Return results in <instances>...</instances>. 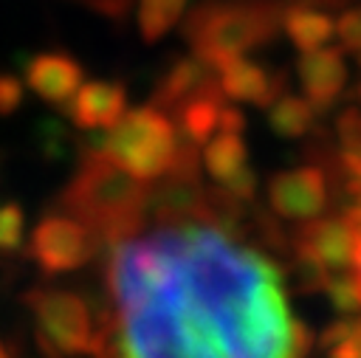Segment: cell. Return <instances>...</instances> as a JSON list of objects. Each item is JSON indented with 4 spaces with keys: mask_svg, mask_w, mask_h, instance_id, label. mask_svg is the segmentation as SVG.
Listing matches in <instances>:
<instances>
[{
    "mask_svg": "<svg viewBox=\"0 0 361 358\" xmlns=\"http://www.w3.org/2000/svg\"><path fill=\"white\" fill-rule=\"evenodd\" d=\"M336 39H338L341 51H350V54L361 56V6H353V8L338 14V20H336Z\"/></svg>",
    "mask_w": 361,
    "mask_h": 358,
    "instance_id": "ffe728a7",
    "label": "cell"
},
{
    "mask_svg": "<svg viewBox=\"0 0 361 358\" xmlns=\"http://www.w3.org/2000/svg\"><path fill=\"white\" fill-rule=\"evenodd\" d=\"M296 76L302 85V96L313 107H327L338 99L347 82V62L344 54L333 45L302 54L296 62Z\"/></svg>",
    "mask_w": 361,
    "mask_h": 358,
    "instance_id": "8fae6325",
    "label": "cell"
},
{
    "mask_svg": "<svg viewBox=\"0 0 361 358\" xmlns=\"http://www.w3.org/2000/svg\"><path fill=\"white\" fill-rule=\"evenodd\" d=\"M99 152L133 178L152 183L180 163V132L161 107L144 104L127 110L121 121L107 130Z\"/></svg>",
    "mask_w": 361,
    "mask_h": 358,
    "instance_id": "3957f363",
    "label": "cell"
},
{
    "mask_svg": "<svg viewBox=\"0 0 361 358\" xmlns=\"http://www.w3.org/2000/svg\"><path fill=\"white\" fill-rule=\"evenodd\" d=\"M25 240V214L17 203L0 206V251H14Z\"/></svg>",
    "mask_w": 361,
    "mask_h": 358,
    "instance_id": "d6986e66",
    "label": "cell"
},
{
    "mask_svg": "<svg viewBox=\"0 0 361 358\" xmlns=\"http://www.w3.org/2000/svg\"><path fill=\"white\" fill-rule=\"evenodd\" d=\"M299 254L302 262L316 271H338L353 268L355 257V228L350 220L338 217H316L299 228Z\"/></svg>",
    "mask_w": 361,
    "mask_h": 358,
    "instance_id": "ba28073f",
    "label": "cell"
},
{
    "mask_svg": "<svg viewBox=\"0 0 361 358\" xmlns=\"http://www.w3.org/2000/svg\"><path fill=\"white\" fill-rule=\"evenodd\" d=\"M268 200L279 217L305 226L322 217L327 206V180L316 166L285 169L268 180Z\"/></svg>",
    "mask_w": 361,
    "mask_h": 358,
    "instance_id": "52a82bcc",
    "label": "cell"
},
{
    "mask_svg": "<svg viewBox=\"0 0 361 358\" xmlns=\"http://www.w3.org/2000/svg\"><path fill=\"white\" fill-rule=\"evenodd\" d=\"M31 307H34L39 333L45 335V344L51 352L79 355V352L93 350L96 330H93L90 307L79 293L48 288L31 296Z\"/></svg>",
    "mask_w": 361,
    "mask_h": 358,
    "instance_id": "5b68a950",
    "label": "cell"
},
{
    "mask_svg": "<svg viewBox=\"0 0 361 358\" xmlns=\"http://www.w3.org/2000/svg\"><path fill=\"white\" fill-rule=\"evenodd\" d=\"M107 242L118 358H296L299 330L274 265L180 200Z\"/></svg>",
    "mask_w": 361,
    "mask_h": 358,
    "instance_id": "6da1fadb",
    "label": "cell"
},
{
    "mask_svg": "<svg viewBox=\"0 0 361 358\" xmlns=\"http://www.w3.org/2000/svg\"><path fill=\"white\" fill-rule=\"evenodd\" d=\"M23 93H25L23 79H17L11 73H0V116L14 113L23 104Z\"/></svg>",
    "mask_w": 361,
    "mask_h": 358,
    "instance_id": "44dd1931",
    "label": "cell"
},
{
    "mask_svg": "<svg viewBox=\"0 0 361 358\" xmlns=\"http://www.w3.org/2000/svg\"><path fill=\"white\" fill-rule=\"evenodd\" d=\"M282 31L299 54H310L327 48L336 39V20L313 6H293L282 14Z\"/></svg>",
    "mask_w": 361,
    "mask_h": 358,
    "instance_id": "4fadbf2b",
    "label": "cell"
},
{
    "mask_svg": "<svg viewBox=\"0 0 361 358\" xmlns=\"http://www.w3.org/2000/svg\"><path fill=\"white\" fill-rule=\"evenodd\" d=\"M220 110H223V104H220L217 96H212L206 90L195 93L192 99H186L180 104V127H178V132H183L189 141L203 147L220 130Z\"/></svg>",
    "mask_w": 361,
    "mask_h": 358,
    "instance_id": "9a60e30c",
    "label": "cell"
},
{
    "mask_svg": "<svg viewBox=\"0 0 361 358\" xmlns=\"http://www.w3.org/2000/svg\"><path fill=\"white\" fill-rule=\"evenodd\" d=\"M189 0H135V25L147 42L161 39L186 14Z\"/></svg>",
    "mask_w": 361,
    "mask_h": 358,
    "instance_id": "e0dca14e",
    "label": "cell"
},
{
    "mask_svg": "<svg viewBox=\"0 0 361 358\" xmlns=\"http://www.w3.org/2000/svg\"><path fill=\"white\" fill-rule=\"evenodd\" d=\"M313 118H316V107L305 96L279 93L268 104V124L282 138H302L313 127Z\"/></svg>",
    "mask_w": 361,
    "mask_h": 358,
    "instance_id": "2e32d148",
    "label": "cell"
},
{
    "mask_svg": "<svg viewBox=\"0 0 361 358\" xmlns=\"http://www.w3.org/2000/svg\"><path fill=\"white\" fill-rule=\"evenodd\" d=\"M82 82L85 79H82V68L76 65V59H71L68 54H56V51L37 54L23 70L25 90H31L48 104H68L82 87Z\"/></svg>",
    "mask_w": 361,
    "mask_h": 358,
    "instance_id": "9c48e42d",
    "label": "cell"
},
{
    "mask_svg": "<svg viewBox=\"0 0 361 358\" xmlns=\"http://www.w3.org/2000/svg\"><path fill=\"white\" fill-rule=\"evenodd\" d=\"M353 228H355V257H353V279L361 290V220L358 217H350Z\"/></svg>",
    "mask_w": 361,
    "mask_h": 358,
    "instance_id": "7402d4cb",
    "label": "cell"
},
{
    "mask_svg": "<svg viewBox=\"0 0 361 358\" xmlns=\"http://www.w3.org/2000/svg\"><path fill=\"white\" fill-rule=\"evenodd\" d=\"M28 245L39 268H45L48 273H71L79 271L85 262H90L96 237L82 220L62 211L42 217L31 228Z\"/></svg>",
    "mask_w": 361,
    "mask_h": 358,
    "instance_id": "8992f818",
    "label": "cell"
},
{
    "mask_svg": "<svg viewBox=\"0 0 361 358\" xmlns=\"http://www.w3.org/2000/svg\"><path fill=\"white\" fill-rule=\"evenodd\" d=\"M217 87L223 96H228L234 101L259 104V107H268L279 96V87L268 76V70L262 65L251 62L248 56H237V59L223 62L217 68Z\"/></svg>",
    "mask_w": 361,
    "mask_h": 358,
    "instance_id": "7c38bea8",
    "label": "cell"
},
{
    "mask_svg": "<svg viewBox=\"0 0 361 358\" xmlns=\"http://www.w3.org/2000/svg\"><path fill=\"white\" fill-rule=\"evenodd\" d=\"M206 85V65L197 56L180 59L169 68V73L161 82V99L166 104H183L186 99H192L195 93H200Z\"/></svg>",
    "mask_w": 361,
    "mask_h": 358,
    "instance_id": "ac0fdd59",
    "label": "cell"
},
{
    "mask_svg": "<svg viewBox=\"0 0 361 358\" xmlns=\"http://www.w3.org/2000/svg\"><path fill=\"white\" fill-rule=\"evenodd\" d=\"M149 203V183L133 178L99 149L68 186L65 209L82 220L96 240H107L130 226H135Z\"/></svg>",
    "mask_w": 361,
    "mask_h": 358,
    "instance_id": "7a4b0ae2",
    "label": "cell"
},
{
    "mask_svg": "<svg viewBox=\"0 0 361 358\" xmlns=\"http://www.w3.org/2000/svg\"><path fill=\"white\" fill-rule=\"evenodd\" d=\"M127 113V93L121 85L107 79L82 82L76 96L68 101V116L82 130H110Z\"/></svg>",
    "mask_w": 361,
    "mask_h": 358,
    "instance_id": "30bf717a",
    "label": "cell"
},
{
    "mask_svg": "<svg viewBox=\"0 0 361 358\" xmlns=\"http://www.w3.org/2000/svg\"><path fill=\"white\" fill-rule=\"evenodd\" d=\"M276 28V17L259 3H214L197 8L186 34L195 56L206 68H220L228 59L245 56L265 42Z\"/></svg>",
    "mask_w": 361,
    "mask_h": 358,
    "instance_id": "277c9868",
    "label": "cell"
},
{
    "mask_svg": "<svg viewBox=\"0 0 361 358\" xmlns=\"http://www.w3.org/2000/svg\"><path fill=\"white\" fill-rule=\"evenodd\" d=\"M200 161L209 178H214L220 186L228 183L234 175L248 169V147L240 132H214L200 147Z\"/></svg>",
    "mask_w": 361,
    "mask_h": 358,
    "instance_id": "5bb4252c",
    "label": "cell"
},
{
    "mask_svg": "<svg viewBox=\"0 0 361 358\" xmlns=\"http://www.w3.org/2000/svg\"><path fill=\"white\" fill-rule=\"evenodd\" d=\"M0 358H8V352H6V347L0 344Z\"/></svg>",
    "mask_w": 361,
    "mask_h": 358,
    "instance_id": "603a6c76",
    "label": "cell"
}]
</instances>
